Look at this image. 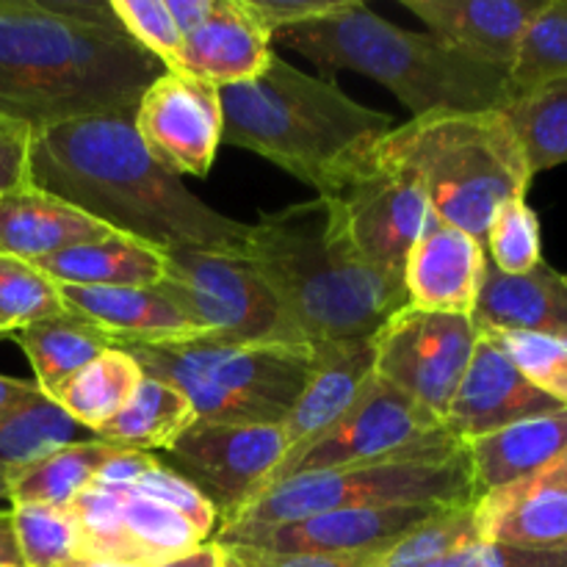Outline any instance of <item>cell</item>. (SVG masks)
<instances>
[{
  "label": "cell",
  "instance_id": "obj_48",
  "mask_svg": "<svg viewBox=\"0 0 567 567\" xmlns=\"http://www.w3.org/2000/svg\"><path fill=\"white\" fill-rule=\"evenodd\" d=\"M0 567H22L17 554L14 526H11V509H0Z\"/></svg>",
  "mask_w": 567,
  "mask_h": 567
},
{
  "label": "cell",
  "instance_id": "obj_10",
  "mask_svg": "<svg viewBox=\"0 0 567 567\" xmlns=\"http://www.w3.org/2000/svg\"><path fill=\"white\" fill-rule=\"evenodd\" d=\"M158 291L199 336L236 343H302L244 255L172 249Z\"/></svg>",
  "mask_w": 567,
  "mask_h": 567
},
{
  "label": "cell",
  "instance_id": "obj_14",
  "mask_svg": "<svg viewBox=\"0 0 567 567\" xmlns=\"http://www.w3.org/2000/svg\"><path fill=\"white\" fill-rule=\"evenodd\" d=\"M133 125L155 164L177 177H205L225 133L219 89L199 78L164 72L144 89Z\"/></svg>",
  "mask_w": 567,
  "mask_h": 567
},
{
  "label": "cell",
  "instance_id": "obj_32",
  "mask_svg": "<svg viewBox=\"0 0 567 567\" xmlns=\"http://www.w3.org/2000/svg\"><path fill=\"white\" fill-rule=\"evenodd\" d=\"M532 175L567 164V78L518 92L502 109Z\"/></svg>",
  "mask_w": 567,
  "mask_h": 567
},
{
  "label": "cell",
  "instance_id": "obj_12",
  "mask_svg": "<svg viewBox=\"0 0 567 567\" xmlns=\"http://www.w3.org/2000/svg\"><path fill=\"white\" fill-rule=\"evenodd\" d=\"M480 330L474 319L404 305L374 336V374L443 421Z\"/></svg>",
  "mask_w": 567,
  "mask_h": 567
},
{
  "label": "cell",
  "instance_id": "obj_40",
  "mask_svg": "<svg viewBox=\"0 0 567 567\" xmlns=\"http://www.w3.org/2000/svg\"><path fill=\"white\" fill-rule=\"evenodd\" d=\"M116 493H133V496L150 498V502H158L164 504V507L175 509V513H181L183 518H188L197 526L199 535H203L205 540H210L216 526H219V515L210 507L208 498H205L192 482L183 480L181 474H175L172 468L161 465V460H155L133 485H127L125 491Z\"/></svg>",
  "mask_w": 567,
  "mask_h": 567
},
{
  "label": "cell",
  "instance_id": "obj_9",
  "mask_svg": "<svg viewBox=\"0 0 567 567\" xmlns=\"http://www.w3.org/2000/svg\"><path fill=\"white\" fill-rule=\"evenodd\" d=\"M463 452L465 443L449 435L437 415L374 374L349 413L321 441H316L275 485L293 476L360 468V465H441Z\"/></svg>",
  "mask_w": 567,
  "mask_h": 567
},
{
  "label": "cell",
  "instance_id": "obj_31",
  "mask_svg": "<svg viewBox=\"0 0 567 567\" xmlns=\"http://www.w3.org/2000/svg\"><path fill=\"white\" fill-rule=\"evenodd\" d=\"M97 441L89 430L70 419L42 391L20 408L0 415V502H6V480L33 460L61 446Z\"/></svg>",
  "mask_w": 567,
  "mask_h": 567
},
{
  "label": "cell",
  "instance_id": "obj_47",
  "mask_svg": "<svg viewBox=\"0 0 567 567\" xmlns=\"http://www.w3.org/2000/svg\"><path fill=\"white\" fill-rule=\"evenodd\" d=\"M39 393V388L33 382L25 380H11V377L0 374V415H6L9 410L20 408L28 399H33Z\"/></svg>",
  "mask_w": 567,
  "mask_h": 567
},
{
  "label": "cell",
  "instance_id": "obj_20",
  "mask_svg": "<svg viewBox=\"0 0 567 567\" xmlns=\"http://www.w3.org/2000/svg\"><path fill=\"white\" fill-rule=\"evenodd\" d=\"M275 39L249 14L244 0H216L214 11L183 37L175 72L205 83H247L266 70Z\"/></svg>",
  "mask_w": 567,
  "mask_h": 567
},
{
  "label": "cell",
  "instance_id": "obj_34",
  "mask_svg": "<svg viewBox=\"0 0 567 567\" xmlns=\"http://www.w3.org/2000/svg\"><path fill=\"white\" fill-rule=\"evenodd\" d=\"M567 78V0H546L529 22L509 81L515 94Z\"/></svg>",
  "mask_w": 567,
  "mask_h": 567
},
{
  "label": "cell",
  "instance_id": "obj_18",
  "mask_svg": "<svg viewBox=\"0 0 567 567\" xmlns=\"http://www.w3.org/2000/svg\"><path fill=\"white\" fill-rule=\"evenodd\" d=\"M487 271V249L480 238L430 214L404 264L408 305L430 313L474 319Z\"/></svg>",
  "mask_w": 567,
  "mask_h": 567
},
{
  "label": "cell",
  "instance_id": "obj_37",
  "mask_svg": "<svg viewBox=\"0 0 567 567\" xmlns=\"http://www.w3.org/2000/svg\"><path fill=\"white\" fill-rule=\"evenodd\" d=\"M485 249L491 266L504 275H526L543 264L540 219L526 197H513L498 205L487 227Z\"/></svg>",
  "mask_w": 567,
  "mask_h": 567
},
{
  "label": "cell",
  "instance_id": "obj_41",
  "mask_svg": "<svg viewBox=\"0 0 567 567\" xmlns=\"http://www.w3.org/2000/svg\"><path fill=\"white\" fill-rule=\"evenodd\" d=\"M435 567H567V548H529L509 543H471Z\"/></svg>",
  "mask_w": 567,
  "mask_h": 567
},
{
  "label": "cell",
  "instance_id": "obj_27",
  "mask_svg": "<svg viewBox=\"0 0 567 567\" xmlns=\"http://www.w3.org/2000/svg\"><path fill=\"white\" fill-rule=\"evenodd\" d=\"M9 338L25 352L33 369V385L48 399L83 365L114 347V338L103 327L75 310L22 327Z\"/></svg>",
  "mask_w": 567,
  "mask_h": 567
},
{
  "label": "cell",
  "instance_id": "obj_33",
  "mask_svg": "<svg viewBox=\"0 0 567 567\" xmlns=\"http://www.w3.org/2000/svg\"><path fill=\"white\" fill-rule=\"evenodd\" d=\"M116 493V491H111ZM120 496L122 526H125L127 540L142 557L144 567H158L172 559L192 554L205 540L197 526L183 518L175 509L164 507L150 498L133 496V493H116Z\"/></svg>",
  "mask_w": 567,
  "mask_h": 567
},
{
  "label": "cell",
  "instance_id": "obj_39",
  "mask_svg": "<svg viewBox=\"0 0 567 567\" xmlns=\"http://www.w3.org/2000/svg\"><path fill=\"white\" fill-rule=\"evenodd\" d=\"M116 20L127 33L161 61L166 72H175L183 33L177 31L166 0H109Z\"/></svg>",
  "mask_w": 567,
  "mask_h": 567
},
{
  "label": "cell",
  "instance_id": "obj_38",
  "mask_svg": "<svg viewBox=\"0 0 567 567\" xmlns=\"http://www.w3.org/2000/svg\"><path fill=\"white\" fill-rule=\"evenodd\" d=\"M535 388L567 408V343L535 332H485Z\"/></svg>",
  "mask_w": 567,
  "mask_h": 567
},
{
  "label": "cell",
  "instance_id": "obj_23",
  "mask_svg": "<svg viewBox=\"0 0 567 567\" xmlns=\"http://www.w3.org/2000/svg\"><path fill=\"white\" fill-rule=\"evenodd\" d=\"M567 454V408L518 421L465 443L476 502L540 474Z\"/></svg>",
  "mask_w": 567,
  "mask_h": 567
},
{
  "label": "cell",
  "instance_id": "obj_35",
  "mask_svg": "<svg viewBox=\"0 0 567 567\" xmlns=\"http://www.w3.org/2000/svg\"><path fill=\"white\" fill-rule=\"evenodd\" d=\"M64 310L70 308L50 277L28 260L0 255V327L9 336Z\"/></svg>",
  "mask_w": 567,
  "mask_h": 567
},
{
  "label": "cell",
  "instance_id": "obj_13",
  "mask_svg": "<svg viewBox=\"0 0 567 567\" xmlns=\"http://www.w3.org/2000/svg\"><path fill=\"white\" fill-rule=\"evenodd\" d=\"M280 424H219L194 421L169 449V468L192 482L227 524L258 498L266 480L280 465Z\"/></svg>",
  "mask_w": 567,
  "mask_h": 567
},
{
  "label": "cell",
  "instance_id": "obj_15",
  "mask_svg": "<svg viewBox=\"0 0 567 567\" xmlns=\"http://www.w3.org/2000/svg\"><path fill=\"white\" fill-rule=\"evenodd\" d=\"M443 507H380L338 509L288 524L216 529L210 540L219 546L255 548L275 554H363L385 551L393 543L441 513Z\"/></svg>",
  "mask_w": 567,
  "mask_h": 567
},
{
  "label": "cell",
  "instance_id": "obj_29",
  "mask_svg": "<svg viewBox=\"0 0 567 567\" xmlns=\"http://www.w3.org/2000/svg\"><path fill=\"white\" fill-rule=\"evenodd\" d=\"M197 421L192 402L169 382L144 377L131 402L94 432V437L127 452L169 449Z\"/></svg>",
  "mask_w": 567,
  "mask_h": 567
},
{
  "label": "cell",
  "instance_id": "obj_17",
  "mask_svg": "<svg viewBox=\"0 0 567 567\" xmlns=\"http://www.w3.org/2000/svg\"><path fill=\"white\" fill-rule=\"evenodd\" d=\"M316 349H319L316 374L310 377L302 396L280 424L286 452L260 493L269 491L316 441H321L358 402L363 388L374 380V338L316 343Z\"/></svg>",
  "mask_w": 567,
  "mask_h": 567
},
{
  "label": "cell",
  "instance_id": "obj_28",
  "mask_svg": "<svg viewBox=\"0 0 567 567\" xmlns=\"http://www.w3.org/2000/svg\"><path fill=\"white\" fill-rule=\"evenodd\" d=\"M116 452L122 449L103 441H83L55 449L6 480V502L9 507L42 504V507L66 509L72 498L92 487L94 476Z\"/></svg>",
  "mask_w": 567,
  "mask_h": 567
},
{
  "label": "cell",
  "instance_id": "obj_5",
  "mask_svg": "<svg viewBox=\"0 0 567 567\" xmlns=\"http://www.w3.org/2000/svg\"><path fill=\"white\" fill-rule=\"evenodd\" d=\"M275 42L305 55L321 75L352 70L382 83L415 116L498 111L515 97L507 72L457 53L432 33L408 31L347 0L332 14L277 33Z\"/></svg>",
  "mask_w": 567,
  "mask_h": 567
},
{
  "label": "cell",
  "instance_id": "obj_8",
  "mask_svg": "<svg viewBox=\"0 0 567 567\" xmlns=\"http://www.w3.org/2000/svg\"><path fill=\"white\" fill-rule=\"evenodd\" d=\"M457 504H476L474 476L465 452L441 465H360V468L293 476L260 493L241 513L216 529L288 524V520L338 513V509L457 507Z\"/></svg>",
  "mask_w": 567,
  "mask_h": 567
},
{
  "label": "cell",
  "instance_id": "obj_51",
  "mask_svg": "<svg viewBox=\"0 0 567 567\" xmlns=\"http://www.w3.org/2000/svg\"><path fill=\"white\" fill-rule=\"evenodd\" d=\"M3 338H9V332H6L3 327H0V341H3Z\"/></svg>",
  "mask_w": 567,
  "mask_h": 567
},
{
  "label": "cell",
  "instance_id": "obj_44",
  "mask_svg": "<svg viewBox=\"0 0 567 567\" xmlns=\"http://www.w3.org/2000/svg\"><path fill=\"white\" fill-rule=\"evenodd\" d=\"M225 548V546H221ZM244 567H371L382 551L363 554H275L255 551V548L233 546L225 548Z\"/></svg>",
  "mask_w": 567,
  "mask_h": 567
},
{
  "label": "cell",
  "instance_id": "obj_19",
  "mask_svg": "<svg viewBox=\"0 0 567 567\" xmlns=\"http://www.w3.org/2000/svg\"><path fill=\"white\" fill-rule=\"evenodd\" d=\"M426 25L457 53L493 66L513 70L529 22L546 0H402Z\"/></svg>",
  "mask_w": 567,
  "mask_h": 567
},
{
  "label": "cell",
  "instance_id": "obj_24",
  "mask_svg": "<svg viewBox=\"0 0 567 567\" xmlns=\"http://www.w3.org/2000/svg\"><path fill=\"white\" fill-rule=\"evenodd\" d=\"M103 221L39 188L0 197V255L33 264L39 258L114 236Z\"/></svg>",
  "mask_w": 567,
  "mask_h": 567
},
{
  "label": "cell",
  "instance_id": "obj_26",
  "mask_svg": "<svg viewBox=\"0 0 567 567\" xmlns=\"http://www.w3.org/2000/svg\"><path fill=\"white\" fill-rule=\"evenodd\" d=\"M55 286L155 288L166 275V255L150 244L114 233L33 260Z\"/></svg>",
  "mask_w": 567,
  "mask_h": 567
},
{
  "label": "cell",
  "instance_id": "obj_2",
  "mask_svg": "<svg viewBox=\"0 0 567 567\" xmlns=\"http://www.w3.org/2000/svg\"><path fill=\"white\" fill-rule=\"evenodd\" d=\"M164 72L109 0H0V116L33 133L136 111Z\"/></svg>",
  "mask_w": 567,
  "mask_h": 567
},
{
  "label": "cell",
  "instance_id": "obj_45",
  "mask_svg": "<svg viewBox=\"0 0 567 567\" xmlns=\"http://www.w3.org/2000/svg\"><path fill=\"white\" fill-rule=\"evenodd\" d=\"M166 6H169L177 31L186 37L188 31H194L214 11L216 0H166Z\"/></svg>",
  "mask_w": 567,
  "mask_h": 567
},
{
  "label": "cell",
  "instance_id": "obj_7",
  "mask_svg": "<svg viewBox=\"0 0 567 567\" xmlns=\"http://www.w3.org/2000/svg\"><path fill=\"white\" fill-rule=\"evenodd\" d=\"M144 377L169 382L199 421L282 424L319 365L316 343H236L192 336L161 343H114Z\"/></svg>",
  "mask_w": 567,
  "mask_h": 567
},
{
  "label": "cell",
  "instance_id": "obj_42",
  "mask_svg": "<svg viewBox=\"0 0 567 567\" xmlns=\"http://www.w3.org/2000/svg\"><path fill=\"white\" fill-rule=\"evenodd\" d=\"M31 136V127L0 116V197L33 188Z\"/></svg>",
  "mask_w": 567,
  "mask_h": 567
},
{
  "label": "cell",
  "instance_id": "obj_3",
  "mask_svg": "<svg viewBox=\"0 0 567 567\" xmlns=\"http://www.w3.org/2000/svg\"><path fill=\"white\" fill-rule=\"evenodd\" d=\"M244 258L302 343L374 338L408 305L404 280L363 258L332 197L260 214L249 225Z\"/></svg>",
  "mask_w": 567,
  "mask_h": 567
},
{
  "label": "cell",
  "instance_id": "obj_16",
  "mask_svg": "<svg viewBox=\"0 0 567 567\" xmlns=\"http://www.w3.org/2000/svg\"><path fill=\"white\" fill-rule=\"evenodd\" d=\"M565 410L563 402L532 385L496 341L480 332L463 382L443 415L449 435L468 443L518 421Z\"/></svg>",
  "mask_w": 567,
  "mask_h": 567
},
{
  "label": "cell",
  "instance_id": "obj_46",
  "mask_svg": "<svg viewBox=\"0 0 567 567\" xmlns=\"http://www.w3.org/2000/svg\"><path fill=\"white\" fill-rule=\"evenodd\" d=\"M227 551L216 540L203 543V546L194 548L192 554H183V557L172 559V563H164L158 567H225Z\"/></svg>",
  "mask_w": 567,
  "mask_h": 567
},
{
  "label": "cell",
  "instance_id": "obj_43",
  "mask_svg": "<svg viewBox=\"0 0 567 567\" xmlns=\"http://www.w3.org/2000/svg\"><path fill=\"white\" fill-rule=\"evenodd\" d=\"M343 3L347 0H244L249 14L271 33V39L277 33L288 31V28L305 25V22H313L319 17L332 14Z\"/></svg>",
  "mask_w": 567,
  "mask_h": 567
},
{
  "label": "cell",
  "instance_id": "obj_25",
  "mask_svg": "<svg viewBox=\"0 0 567 567\" xmlns=\"http://www.w3.org/2000/svg\"><path fill=\"white\" fill-rule=\"evenodd\" d=\"M59 288L66 308L103 327L114 343H161L199 336L158 288Z\"/></svg>",
  "mask_w": 567,
  "mask_h": 567
},
{
  "label": "cell",
  "instance_id": "obj_30",
  "mask_svg": "<svg viewBox=\"0 0 567 567\" xmlns=\"http://www.w3.org/2000/svg\"><path fill=\"white\" fill-rule=\"evenodd\" d=\"M144 371L136 360L122 349L111 347L83 365L75 377L53 393V402L83 430L94 432L109 424L142 385Z\"/></svg>",
  "mask_w": 567,
  "mask_h": 567
},
{
  "label": "cell",
  "instance_id": "obj_36",
  "mask_svg": "<svg viewBox=\"0 0 567 567\" xmlns=\"http://www.w3.org/2000/svg\"><path fill=\"white\" fill-rule=\"evenodd\" d=\"M9 509L22 567L78 565L75 526L66 509L42 504H17Z\"/></svg>",
  "mask_w": 567,
  "mask_h": 567
},
{
  "label": "cell",
  "instance_id": "obj_49",
  "mask_svg": "<svg viewBox=\"0 0 567 567\" xmlns=\"http://www.w3.org/2000/svg\"><path fill=\"white\" fill-rule=\"evenodd\" d=\"M72 567H127V565H105V563H78Z\"/></svg>",
  "mask_w": 567,
  "mask_h": 567
},
{
  "label": "cell",
  "instance_id": "obj_21",
  "mask_svg": "<svg viewBox=\"0 0 567 567\" xmlns=\"http://www.w3.org/2000/svg\"><path fill=\"white\" fill-rule=\"evenodd\" d=\"M476 526L487 543L567 548V454L518 485L482 496Z\"/></svg>",
  "mask_w": 567,
  "mask_h": 567
},
{
  "label": "cell",
  "instance_id": "obj_1",
  "mask_svg": "<svg viewBox=\"0 0 567 567\" xmlns=\"http://www.w3.org/2000/svg\"><path fill=\"white\" fill-rule=\"evenodd\" d=\"M31 183L161 252L244 255L249 225L219 214L155 164L133 111L59 122L31 136Z\"/></svg>",
  "mask_w": 567,
  "mask_h": 567
},
{
  "label": "cell",
  "instance_id": "obj_22",
  "mask_svg": "<svg viewBox=\"0 0 567 567\" xmlns=\"http://www.w3.org/2000/svg\"><path fill=\"white\" fill-rule=\"evenodd\" d=\"M474 324L480 332H535L567 343V275L546 260L526 275H504L487 260Z\"/></svg>",
  "mask_w": 567,
  "mask_h": 567
},
{
  "label": "cell",
  "instance_id": "obj_4",
  "mask_svg": "<svg viewBox=\"0 0 567 567\" xmlns=\"http://www.w3.org/2000/svg\"><path fill=\"white\" fill-rule=\"evenodd\" d=\"M219 97L221 142L252 150L316 197H327L349 166L396 131L391 114L354 103L338 83L305 75L277 53L252 81L219 86Z\"/></svg>",
  "mask_w": 567,
  "mask_h": 567
},
{
  "label": "cell",
  "instance_id": "obj_11",
  "mask_svg": "<svg viewBox=\"0 0 567 567\" xmlns=\"http://www.w3.org/2000/svg\"><path fill=\"white\" fill-rule=\"evenodd\" d=\"M327 197L341 205L363 258L382 275L402 280L410 249L430 219L419 177L380 142L338 177Z\"/></svg>",
  "mask_w": 567,
  "mask_h": 567
},
{
  "label": "cell",
  "instance_id": "obj_6",
  "mask_svg": "<svg viewBox=\"0 0 567 567\" xmlns=\"http://www.w3.org/2000/svg\"><path fill=\"white\" fill-rule=\"evenodd\" d=\"M424 186L430 214L485 244L502 203L526 197L532 169L498 111L415 116L382 138Z\"/></svg>",
  "mask_w": 567,
  "mask_h": 567
},
{
  "label": "cell",
  "instance_id": "obj_50",
  "mask_svg": "<svg viewBox=\"0 0 567 567\" xmlns=\"http://www.w3.org/2000/svg\"><path fill=\"white\" fill-rule=\"evenodd\" d=\"M225 567H244V565H241V563H238V559H236V557H233V554H230V551H227Z\"/></svg>",
  "mask_w": 567,
  "mask_h": 567
}]
</instances>
